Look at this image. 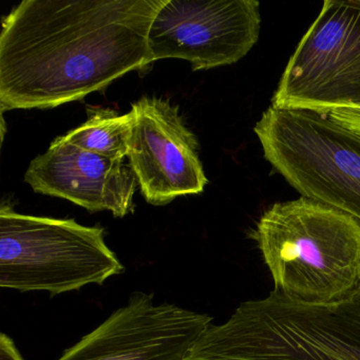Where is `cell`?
<instances>
[{"label": "cell", "instance_id": "cell-1", "mask_svg": "<svg viewBox=\"0 0 360 360\" xmlns=\"http://www.w3.org/2000/svg\"><path fill=\"white\" fill-rule=\"evenodd\" d=\"M165 0H24L3 20L0 110L54 108L151 62Z\"/></svg>", "mask_w": 360, "mask_h": 360}, {"label": "cell", "instance_id": "cell-2", "mask_svg": "<svg viewBox=\"0 0 360 360\" xmlns=\"http://www.w3.org/2000/svg\"><path fill=\"white\" fill-rule=\"evenodd\" d=\"M275 290L304 304L340 302L360 290V224L307 198L274 204L255 233Z\"/></svg>", "mask_w": 360, "mask_h": 360}, {"label": "cell", "instance_id": "cell-3", "mask_svg": "<svg viewBox=\"0 0 360 360\" xmlns=\"http://www.w3.org/2000/svg\"><path fill=\"white\" fill-rule=\"evenodd\" d=\"M186 360H360V290L340 302H296L274 290L210 324Z\"/></svg>", "mask_w": 360, "mask_h": 360}, {"label": "cell", "instance_id": "cell-4", "mask_svg": "<svg viewBox=\"0 0 360 360\" xmlns=\"http://www.w3.org/2000/svg\"><path fill=\"white\" fill-rule=\"evenodd\" d=\"M105 229L73 219L29 216L0 208V286L52 297L103 285L125 271L105 242Z\"/></svg>", "mask_w": 360, "mask_h": 360}, {"label": "cell", "instance_id": "cell-5", "mask_svg": "<svg viewBox=\"0 0 360 360\" xmlns=\"http://www.w3.org/2000/svg\"><path fill=\"white\" fill-rule=\"evenodd\" d=\"M254 130L265 159L303 198L360 224V136L317 111L273 106Z\"/></svg>", "mask_w": 360, "mask_h": 360}, {"label": "cell", "instance_id": "cell-6", "mask_svg": "<svg viewBox=\"0 0 360 360\" xmlns=\"http://www.w3.org/2000/svg\"><path fill=\"white\" fill-rule=\"evenodd\" d=\"M275 108H360V0H326L290 56Z\"/></svg>", "mask_w": 360, "mask_h": 360}, {"label": "cell", "instance_id": "cell-7", "mask_svg": "<svg viewBox=\"0 0 360 360\" xmlns=\"http://www.w3.org/2000/svg\"><path fill=\"white\" fill-rule=\"evenodd\" d=\"M256 0H165L148 33L151 62L178 58L193 71L243 58L260 33Z\"/></svg>", "mask_w": 360, "mask_h": 360}, {"label": "cell", "instance_id": "cell-8", "mask_svg": "<svg viewBox=\"0 0 360 360\" xmlns=\"http://www.w3.org/2000/svg\"><path fill=\"white\" fill-rule=\"evenodd\" d=\"M212 320L172 303L155 304V295L136 290L58 360H186Z\"/></svg>", "mask_w": 360, "mask_h": 360}, {"label": "cell", "instance_id": "cell-9", "mask_svg": "<svg viewBox=\"0 0 360 360\" xmlns=\"http://www.w3.org/2000/svg\"><path fill=\"white\" fill-rule=\"evenodd\" d=\"M131 111L134 126L128 158L147 203L166 205L176 198L203 193L208 181L199 145L178 107L143 96Z\"/></svg>", "mask_w": 360, "mask_h": 360}, {"label": "cell", "instance_id": "cell-10", "mask_svg": "<svg viewBox=\"0 0 360 360\" xmlns=\"http://www.w3.org/2000/svg\"><path fill=\"white\" fill-rule=\"evenodd\" d=\"M25 181L35 193L63 198L90 212L124 218L134 210L138 179L123 160H113L56 139L31 162Z\"/></svg>", "mask_w": 360, "mask_h": 360}, {"label": "cell", "instance_id": "cell-11", "mask_svg": "<svg viewBox=\"0 0 360 360\" xmlns=\"http://www.w3.org/2000/svg\"><path fill=\"white\" fill-rule=\"evenodd\" d=\"M88 121L63 136L69 144L113 160H123L130 150L134 115H120L111 109H88Z\"/></svg>", "mask_w": 360, "mask_h": 360}, {"label": "cell", "instance_id": "cell-12", "mask_svg": "<svg viewBox=\"0 0 360 360\" xmlns=\"http://www.w3.org/2000/svg\"><path fill=\"white\" fill-rule=\"evenodd\" d=\"M321 115H328L333 121L360 136V108L339 107V108L328 109L321 112Z\"/></svg>", "mask_w": 360, "mask_h": 360}, {"label": "cell", "instance_id": "cell-13", "mask_svg": "<svg viewBox=\"0 0 360 360\" xmlns=\"http://www.w3.org/2000/svg\"><path fill=\"white\" fill-rule=\"evenodd\" d=\"M0 360H25L13 339L6 333L0 334Z\"/></svg>", "mask_w": 360, "mask_h": 360}]
</instances>
